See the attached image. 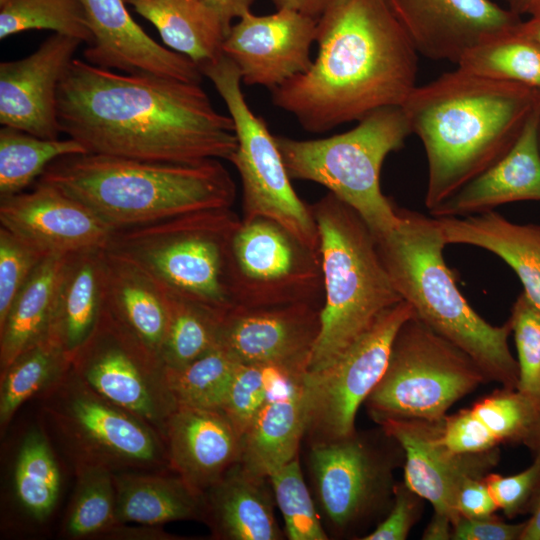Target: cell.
Returning a JSON list of instances; mask_svg holds the SVG:
<instances>
[{"instance_id": "obj_1", "label": "cell", "mask_w": 540, "mask_h": 540, "mask_svg": "<svg viewBox=\"0 0 540 540\" xmlns=\"http://www.w3.org/2000/svg\"><path fill=\"white\" fill-rule=\"evenodd\" d=\"M57 117L88 153L194 163L229 161L237 148L232 118L215 110L200 83L76 58L58 87Z\"/></svg>"}, {"instance_id": "obj_2", "label": "cell", "mask_w": 540, "mask_h": 540, "mask_svg": "<svg viewBox=\"0 0 540 540\" xmlns=\"http://www.w3.org/2000/svg\"><path fill=\"white\" fill-rule=\"evenodd\" d=\"M311 67L271 90L312 133L402 106L417 86V51L386 0H338L317 21Z\"/></svg>"}, {"instance_id": "obj_3", "label": "cell", "mask_w": 540, "mask_h": 540, "mask_svg": "<svg viewBox=\"0 0 540 540\" xmlns=\"http://www.w3.org/2000/svg\"><path fill=\"white\" fill-rule=\"evenodd\" d=\"M540 103V91L459 67L416 86L402 104L428 162L430 211L502 158Z\"/></svg>"}, {"instance_id": "obj_4", "label": "cell", "mask_w": 540, "mask_h": 540, "mask_svg": "<svg viewBox=\"0 0 540 540\" xmlns=\"http://www.w3.org/2000/svg\"><path fill=\"white\" fill-rule=\"evenodd\" d=\"M37 181L80 202L112 231L231 208L236 198L218 159L173 163L85 152L54 160Z\"/></svg>"}, {"instance_id": "obj_5", "label": "cell", "mask_w": 540, "mask_h": 540, "mask_svg": "<svg viewBox=\"0 0 540 540\" xmlns=\"http://www.w3.org/2000/svg\"><path fill=\"white\" fill-rule=\"evenodd\" d=\"M397 210V227L376 240L401 298L424 324L470 356L488 382L517 389L518 363L508 345L510 321L491 325L469 305L445 263L446 243L434 217Z\"/></svg>"}, {"instance_id": "obj_6", "label": "cell", "mask_w": 540, "mask_h": 540, "mask_svg": "<svg viewBox=\"0 0 540 540\" xmlns=\"http://www.w3.org/2000/svg\"><path fill=\"white\" fill-rule=\"evenodd\" d=\"M310 208L319 234L324 286L320 332L307 369L314 372L336 360L403 299L375 235L352 207L328 192Z\"/></svg>"}, {"instance_id": "obj_7", "label": "cell", "mask_w": 540, "mask_h": 540, "mask_svg": "<svg viewBox=\"0 0 540 540\" xmlns=\"http://www.w3.org/2000/svg\"><path fill=\"white\" fill-rule=\"evenodd\" d=\"M240 220L231 208L187 213L113 231L104 249L163 290L227 313L235 307L228 278L229 245Z\"/></svg>"}, {"instance_id": "obj_8", "label": "cell", "mask_w": 540, "mask_h": 540, "mask_svg": "<svg viewBox=\"0 0 540 540\" xmlns=\"http://www.w3.org/2000/svg\"><path fill=\"white\" fill-rule=\"evenodd\" d=\"M411 133L398 106L376 110L349 131L327 138H275L291 179L323 185L380 238L400 221L397 206L381 191V168L387 155L402 148Z\"/></svg>"}, {"instance_id": "obj_9", "label": "cell", "mask_w": 540, "mask_h": 540, "mask_svg": "<svg viewBox=\"0 0 540 540\" xmlns=\"http://www.w3.org/2000/svg\"><path fill=\"white\" fill-rule=\"evenodd\" d=\"M487 382L470 356L414 315L398 330L386 370L364 405L378 425L391 419L441 421Z\"/></svg>"}, {"instance_id": "obj_10", "label": "cell", "mask_w": 540, "mask_h": 540, "mask_svg": "<svg viewBox=\"0 0 540 540\" xmlns=\"http://www.w3.org/2000/svg\"><path fill=\"white\" fill-rule=\"evenodd\" d=\"M39 399L45 421L74 469L100 466L113 473L170 469L156 429L97 393L72 367Z\"/></svg>"}, {"instance_id": "obj_11", "label": "cell", "mask_w": 540, "mask_h": 540, "mask_svg": "<svg viewBox=\"0 0 540 540\" xmlns=\"http://www.w3.org/2000/svg\"><path fill=\"white\" fill-rule=\"evenodd\" d=\"M403 463V448L381 427L311 444L307 464L314 499L329 531L341 538L361 539L389 511L394 471Z\"/></svg>"}, {"instance_id": "obj_12", "label": "cell", "mask_w": 540, "mask_h": 540, "mask_svg": "<svg viewBox=\"0 0 540 540\" xmlns=\"http://www.w3.org/2000/svg\"><path fill=\"white\" fill-rule=\"evenodd\" d=\"M225 102L235 126L237 148L230 158L242 184V219L266 218L285 227L319 252V234L310 205L291 185L275 135L250 109L236 65L224 54L201 69Z\"/></svg>"}, {"instance_id": "obj_13", "label": "cell", "mask_w": 540, "mask_h": 540, "mask_svg": "<svg viewBox=\"0 0 540 540\" xmlns=\"http://www.w3.org/2000/svg\"><path fill=\"white\" fill-rule=\"evenodd\" d=\"M228 278L235 307L324 303L320 252L266 218H241L230 240Z\"/></svg>"}, {"instance_id": "obj_14", "label": "cell", "mask_w": 540, "mask_h": 540, "mask_svg": "<svg viewBox=\"0 0 540 540\" xmlns=\"http://www.w3.org/2000/svg\"><path fill=\"white\" fill-rule=\"evenodd\" d=\"M415 315L402 300L386 310L336 360L301 378L305 406V437L310 445L354 433L359 408L382 378L395 336Z\"/></svg>"}, {"instance_id": "obj_15", "label": "cell", "mask_w": 540, "mask_h": 540, "mask_svg": "<svg viewBox=\"0 0 540 540\" xmlns=\"http://www.w3.org/2000/svg\"><path fill=\"white\" fill-rule=\"evenodd\" d=\"M71 367L93 390L146 421L162 437L178 405L166 366L106 307L92 335L72 357Z\"/></svg>"}, {"instance_id": "obj_16", "label": "cell", "mask_w": 540, "mask_h": 540, "mask_svg": "<svg viewBox=\"0 0 540 540\" xmlns=\"http://www.w3.org/2000/svg\"><path fill=\"white\" fill-rule=\"evenodd\" d=\"M322 306H236L223 317L217 347L239 364L271 367L289 379L300 378L320 332Z\"/></svg>"}, {"instance_id": "obj_17", "label": "cell", "mask_w": 540, "mask_h": 540, "mask_svg": "<svg viewBox=\"0 0 540 540\" xmlns=\"http://www.w3.org/2000/svg\"><path fill=\"white\" fill-rule=\"evenodd\" d=\"M316 38L317 20L297 11L276 9L262 16L248 11L231 26L222 51L242 83L273 90L311 67Z\"/></svg>"}, {"instance_id": "obj_18", "label": "cell", "mask_w": 540, "mask_h": 540, "mask_svg": "<svg viewBox=\"0 0 540 540\" xmlns=\"http://www.w3.org/2000/svg\"><path fill=\"white\" fill-rule=\"evenodd\" d=\"M417 53L458 64L478 44L515 30L521 16L491 0H386Z\"/></svg>"}, {"instance_id": "obj_19", "label": "cell", "mask_w": 540, "mask_h": 540, "mask_svg": "<svg viewBox=\"0 0 540 540\" xmlns=\"http://www.w3.org/2000/svg\"><path fill=\"white\" fill-rule=\"evenodd\" d=\"M441 421L391 419L379 426L403 448V481L444 513L453 526L460 519L455 509L461 485L492 472L500 458L499 448L480 453H457L440 438Z\"/></svg>"}, {"instance_id": "obj_20", "label": "cell", "mask_w": 540, "mask_h": 540, "mask_svg": "<svg viewBox=\"0 0 540 540\" xmlns=\"http://www.w3.org/2000/svg\"><path fill=\"white\" fill-rule=\"evenodd\" d=\"M77 38L54 33L30 55L0 63V123L32 135L57 139L59 84L78 47Z\"/></svg>"}, {"instance_id": "obj_21", "label": "cell", "mask_w": 540, "mask_h": 540, "mask_svg": "<svg viewBox=\"0 0 540 540\" xmlns=\"http://www.w3.org/2000/svg\"><path fill=\"white\" fill-rule=\"evenodd\" d=\"M0 224L45 256L105 248L113 233L80 202L40 181L0 198Z\"/></svg>"}, {"instance_id": "obj_22", "label": "cell", "mask_w": 540, "mask_h": 540, "mask_svg": "<svg viewBox=\"0 0 540 540\" xmlns=\"http://www.w3.org/2000/svg\"><path fill=\"white\" fill-rule=\"evenodd\" d=\"M93 41L83 51L92 65L129 74H155L200 83L188 57L154 41L131 17L125 0H80Z\"/></svg>"}, {"instance_id": "obj_23", "label": "cell", "mask_w": 540, "mask_h": 540, "mask_svg": "<svg viewBox=\"0 0 540 540\" xmlns=\"http://www.w3.org/2000/svg\"><path fill=\"white\" fill-rule=\"evenodd\" d=\"M162 439L170 470L203 494L240 462L241 436L219 409L178 404Z\"/></svg>"}, {"instance_id": "obj_24", "label": "cell", "mask_w": 540, "mask_h": 540, "mask_svg": "<svg viewBox=\"0 0 540 540\" xmlns=\"http://www.w3.org/2000/svg\"><path fill=\"white\" fill-rule=\"evenodd\" d=\"M540 103L511 149L429 214L463 217L516 201H540Z\"/></svg>"}, {"instance_id": "obj_25", "label": "cell", "mask_w": 540, "mask_h": 540, "mask_svg": "<svg viewBox=\"0 0 540 540\" xmlns=\"http://www.w3.org/2000/svg\"><path fill=\"white\" fill-rule=\"evenodd\" d=\"M205 519L213 539L280 540L285 532L275 514L268 477L258 476L240 462L204 492Z\"/></svg>"}, {"instance_id": "obj_26", "label": "cell", "mask_w": 540, "mask_h": 540, "mask_svg": "<svg viewBox=\"0 0 540 540\" xmlns=\"http://www.w3.org/2000/svg\"><path fill=\"white\" fill-rule=\"evenodd\" d=\"M435 219L446 245L480 247L507 263L520 279L522 292L540 310V225L514 223L493 210Z\"/></svg>"}, {"instance_id": "obj_27", "label": "cell", "mask_w": 540, "mask_h": 540, "mask_svg": "<svg viewBox=\"0 0 540 540\" xmlns=\"http://www.w3.org/2000/svg\"><path fill=\"white\" fill-rule=\"evenodd\" d=\"M104 308V248L68 255L48 338L72 359L92 335Z\"/></svg>"}, {"instance_id": "obj_28", "label": "cell", "mask_w": 540, "mask_h": 540, "mask_svg": "<svg viewBox=\"0 0 540 540\" xmlns=\"http://www.w3.org/2000/svg\"><path fill=\"white\" fill-rule=\"evenodd\" d=\"M119 524L161 526L168 522H204V494L172 470L113 473Z\"/></svg>"}, {"instance_id": "obj_29", "label": "cell", "mask_w": 540, "mask_h": 540, "mask_svg": "<svg viewBox=\"0 0 540 540\" xmlns=\"http://www.w3.org/2000/svg\"><path fill=\"white\" fill-rule=\"evenodd\" d=\"M540 426V404L517 389L498 388L454 414L457 440L471 453L522 444L531 448Z\"/></svg>"}, {"instance_id": "obj_30", "label": "cell", "mask_w": 540, "mask_h": 540, "mask_svg": "<svg viewBox=\"0 0 540 540\" xmlns=\"http://www.w3.org/2000/svg\"><path fill=\"white\" fill-rule=\"evenodd\" d=\"M105 307L146 348L161 358L169 304L152 279L104 249ZM162 360V359H161Z\"/></svg>"}, {"instance_id": "obj_31", "label": "cell", "mask_w": 540, "mask_h": 540, "mask_svg": "<svg viewBox=\"0 0 540 540\" xmlns=\"http://www.w3.org/2000/svg\"><path fill=\"white\" fill-rule=\"evenodd\" d=\"M301 378L287 381L283 393L271 394L243 434L240 463L253 474L268 477L298 457L306 429Z\"/></svg>"}, {"instance_id": "obj_32", "label": "cell", "mask_w": 540, "mask_h": 540, "mask_svg": "<svg viewBox=\"0 0 540 540\" xmlns=\"http://www.w3.org/2000/svg\"><path fill=\"white\" fill-rule=\"evenodd\" d=\"M152 23L171 50L200 69L223 56L229 30L204 0H125ZM202 73V72H201Z\"/></svg>"}, {"instance_id": "obj_33", "label": "cell", "mask_w": 540, "mask_h": 540, "mask_svg": "<svg viewBox=\"0 0 540 540\" xmlns=\"http://www.w3.org/2000/svg\"><path fill=\"white\" fill-rule=\"evenodd\" d=\"M67 257L46 256L13 301L0 324V372L48 338Z\"/></svg>"}, {"instance_id": "obj_34", "label": "cell", "mask_w": 540, "mask_h": 540, "mask_svg": "<svg viewBox=\"0 0 540 540\" xmlns=\"http://www.w3.org/2000/svg\"><path fill=\"white\" fill-rule=\"evenodd\" d=\"M61 487V470L47 434L40 427L30 428L16 451L11 477L18 512L43 524L55 511Z\"/></svg>"}, {"instance_id": "obj_35", "label": "cell", "mask_w": 540, "mask_h": 540, "mask_svg": "<svg viewBox=\"0 0 540 540\" xmlns=\"http://www.w3.org/2000/svg\"><path fill=\"white\" fill-rule=\"evenodd\" d=\"M72 359L47 338L20 354L0 372V426L3 431L17 410L29 399L40 397L70 371Z\"/></svg>"}, {"instance_id": "obj_36", "label": "cell", "mask_w": 540, "mask_h": 540, "mask_svg": "<svg viewBox=\"0 0 540 540\" xmlns=\"http://www.w3.org/2000/svg\"><path fill=\"white\" fill-rule=\"evenodd\" d=\"M76 140L45 139L25 131L2 126L0 129V198L25 191L54 160L85 153Z\"/></svg>"}, {"instance_id": "obj_37", "label": "cell", "mask_w": 540, "mask_h": 540, "mask_svg": "<svg viewBox=\"0 0 540 540\" xmlns=\"http://www.w3.org/2000/svg\"><path fill=\"white\" fill-rule=\"evenodd\" d=\"M520 26L478 44L460 59L457 67L482 77L540 91V45Z\"/></svg>"}, {"instance_id": "obj_38", "label": "cell", "mask_w": 540, "mask_h": 540, "mask_svg": "<svg viewBox=\"0 0 540 540\" xmlns=\"http://www.w3.org/2000/svg\"><path fill=\"white\" fill-rule=\"evenodd\" d=\"M74 471L76 485L60 535L71 540L103 539L119 524L113 472L100 466H82Z\"/></svg>"}, {"instance_id": "obj_39", "label": "cell", "mask_w": 540, "mask_h": 540, "mask_svg": "<svg viewBox=\"0 0 540 540\" xmlns=\"http://www.w3.org/2000/svg\"><path fill=\"white\" fill-rule=\"evenodd\" d=\"M163 291L169 304V325L161 359L167 369L176 370L217 347L226 313Z\"/></svg>"}, {"instance_id": "obj_40", "label": "cell", "mask_w": 540, "mask_h": 540, "mask_svg": "<svg viewBox=\"0 0 540 540\" xmlns=\"http://www.w3.org/2000/svg\"><path fill=\"white\" fill-rule=\"evenodd\" d=\"M34 29L93 41L80 0H0V39Z\"/></svg>"}, {"instance_id": "obj_41", "label": "cell", "mask_w": 540, "mask_h": 540, "mask_svg": "<svg viewBox=\"0 0 540 540\" xmlns=\"http://www.w3.org/2000/svg\"><path fill=\"white\" fill-rule=\"evenodd\" d=\"M238 365L216 347L180 369L166 368L168 384L177 404L221 410Z\"/></svg>"}, {"instance_id": "obj_42", "label": "cell", "mask_w": 540, "mask_h": 540, "mask_svg": "<svg viewBox=\"0 0 540 540\" xmlns=\"http://www.w3.org/2000/svg\"><path fill=\"white\" fill-rule=\"evenodd\" d=\"M268 479L275 503L282 514L285 524L284 532L288 539H329L321 522L315 499L305 483L298 457L275 470Z\"/></svg>"}, {"instance_id": "obj_43", "label": "cell", "mask_w": 540, "mask_h": 540, "mask_svg": "<svg viewBox=\"0 0 540 540\" xmlns=\"http://www.w3.org/2000/svg\"><path fill=\"white\" fill-rule=\"evenodd\" d=\"M508 320L517 351V390L540 404V310L521 292Z\"/></svg>"}, {"instance_id": "obj_44", "label": "cell", "mask_w": 540, "mask_h": 540, "mask_svg": "<svg viewBox=\"0 0 540 540\" xmlns=\"http://www.w3.org/2000/svg\"><path fill=\"white\" fill-rule=\"evenodd\" d=\"M279 375L271 367L238 365L221 410L241 438L271 396V384Z\"/></svg>"}, {"instance_id": "obj_45", "label": "cell", "mask_w": 540, "mask_h": 540, "mask_svg": "<svg viewBox=\"0 0 540 540\" xmlns=\"http://www.w3.org/2000/svg\"><path fill=\"white\" fill-rule=\"evenodd\" d=\"M45 257L39 250L0 227V324L5 320L18 293Z\"/></svg>"}, {"instance_id": "obj_46", "label": "cell", "mask_w": 540, "mask_h": 540, "mask_svg": "<svg viewBox=\"0 0 540 540\" xmlns=\"http://www.w3.org/2000/svg\"><path fill=\"white\" fill-rule=\"evenodd\" d=\"M484 481L506 518L513 519L528 513L530 503L540 483V453L534 454L532 464L521 472L503 476L490 472Z\"/></svg>"}, {"instance_id": "obj_47", "label": "cell", "mask_w": 540, "mask_h": 540, "mask_svg": "<svg viewBox=\"0 0 540 540\" xmlns=\"http://www.w3.org/2000/svg\"><path fill=\"white\" fill-rule=\"evenodd\" d=\"M423 498L404 481L396 482L393 502L376 527L361 540H405L423 512Z\"/></svg>"}, {"instance_id": "obj_48", "label": "cell", "mask_w": 540, "mask_h": 540, "mask_svg": "<svg viewBox=\"0 0 540 540\" xmlns=\"http://www.w3.org/2000/svg\"><path fill=\"white\" fill-rule=\"evenodd\" d=\"M525 527L521 523H509L491 514L481 518L460 519L453 526L452 540H520Z\"/></svg>"}, {"instance_id": "obj_49", "label": "cell", "mask_w": 540, "mask_h": 540, "mask_svg": "<svg viewBox=\"0 0 540 540\" xmlns=\"http://www.w3.org/2000/svg\"><path fill=\"white\" fill-rule=\"evenodd\" d=\"M455 509L460 517L481 518L494 514L498 507L482 478H471L459 488Z\"/></svg>"}, {"instance_id": "obj_50", "label": "cell", "mask_w": 540, "mask_h": 540, "mask_svg": "<svg viewBox=\"0 0 540 540\" xmlns=\"http://www.w3.org/2000/svg\"><path fill=\"white\" fill-rule=\"evenodd\" d=\"M103 539L109 540H174L179 539L166 532L157 525L137 524L130 526L128 524H118L105 534Z\"/></svg>"}, {"instance_id": "obj_51", "label": "cell", "mask_w": 540, "mask_h": 540, "mask_svg": "<svg viewBox=\"0 0 540 540\" xmlns=\"http://www.w3.org/2000/svg\"><path fill=\"white\" fill-rule=\"evenodd\" d=\"M276 9H289L307 15L315 20L332 7L338 0H271Z\"/></svg>"}, {"instance_id": "obj_52", "label": "cell", "mask_w": 540, "mask_h": 540, "mask_svg": "<svg viewBox=\"0 0 540 540\" xmlns=\"http://www.w3.org/2000/svg\"><path fill=\"white\" fill-rule=\"evenodd\" d=\"M221 18L228 30L232 20L251 11L254 0H204Z\"/></svg>"}, {"instance_id": "obj_53", "label": "cell", "mask_w": 540, "mask_h": 540, "mask_svg": "<svg viewBox=\"0 0 540 540\" xmlns=\"http://www.w3.org/2000/svg\"><path fill=\"white\" fill-rule=\"evenodd\" d=\"M452 533L453 523L449 516L434 511L421 538L423 540H450Z\"/></svg>"}, {"instance_id": "obj_54", "label": "cell", "mask_w": 540, "mask_h": 540, "mask_svg": "<svg viewBox=\"0 0 540 540\" xmlns=\"http://www.w3.org/2000/svg\"><path fill=\"white\" fill-rule=\"evenodd\" d=\"M520 540H540V483L532 498Z\"/></svg>"}, {"instance_id": "obj_55", "label": "cell", "mask_w": 540, "mask_h": 540, "mask_svg": "<svg viewBox=\"0 0 540 540\" xmlns=\"http://www.w3.org/2000/svg\"><path fill=\"white\" fill-rule=\"evenodd\" d=\"M507 8L519 16H540V0H503Z\"/></svg>"}, {"instance_id": "obj_56", "label": "cell", "mask_w": 540, "mask_h": 540, "mask_svg": "<svg viewBox=\"0 0 540 540\" xmlns=\"http://www.w3.org/2000/svg\"><path fill=\"white\" fill-rule=\"evenodd\" d=\"M521 30L540 45V16L529 17L522 21Z\"/></svg>"}, {"instance_id": "obj_57", "label": "cell", "mask_w": 540, "mask_h": 540, "mask_svg": "<svg viewBox=\"0 0 540 540\" xmlns=\"http://www.w3.org/2000/svg\"><path fill=\"white\" fill-rule=\"evenodd\" d=\"M530 450L533 452V454L540 453V426Z\"/></svg>"}, {"instance_id": "obj_58", "label": "cell", "mask_w": 540, "mask_h": 540, "mask_svg": "<svg viewBox=\"0 0 540 540\" xmlns=\"http://www.w3.org/2000/svg\"><path fill=\"white\" fill-rule=\"evenodd\" d=\"M539 146H540V126H539Z\"/></svg>"}]
</instances>
